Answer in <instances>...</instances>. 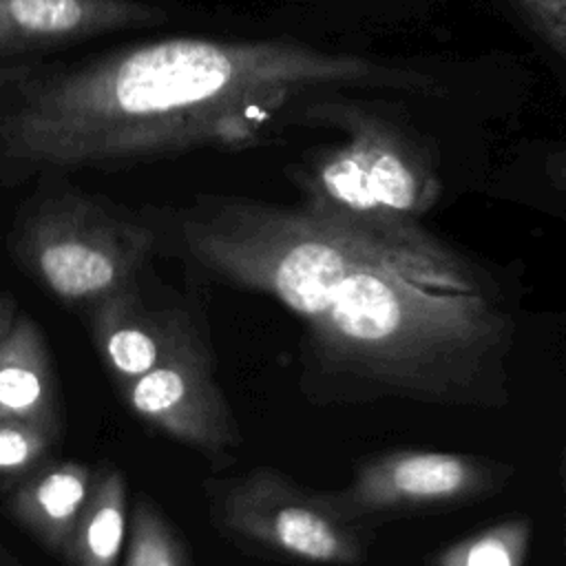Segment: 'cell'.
Wrapping results in <instances>:
<instances>
[{"label": "cell", "mask_w": 566, "mask_h": 566, "mask_svg": "<svg viewBox=\"0 0 566 566\" xmlns=\"http://www.w3.org/2000/svg\"><path fill=\"white\" fill-rule=\"evenodd\" d=\"M91 327L95 347L119 387L188 343L150 314L133 283L93 303Z\"/></svg>", "instance_id": "obj_9"}, {"label": "cell", "mask_w": 566, "mask_h": 566, "mask_svg": "<svg viewBox=\"0 0 566 566\" xmlns=\"http://www.w3.org/2000/svg\"><path fill=\"white\" fill-rule=\"evenodd\" d=\"M124 566H186L179 539L148 502L135 506Z\"/></svg>", "instance_id": "obj_14"}, {"label": "cell", "mask_w": 566, "mask_h": 566, "mask_svg": "<svg viewBox=\"0 0 566 566\" xmlns=\"http://www.w3.org/2000/svg\"><path fill=\"white\" fill-rule=\"evenodd\" d=\"M533 524L526 517H511L469 535L433 559V566H522L528 553Z\"/></svg>", "instance_id": "obj_13"}, {"label": "cell", "mask_w": 566, "mask_h": 566, "mask_svg": "<svg viewBox=\"0 0 566 566\" xmlns=\"http://www.w3.org/2000/svg\"><path fill=\"white\" fill-rule=\"evenodd\" d=\"M497 469L484 460L447 451H394L363 464L329 506L347 522L389 513L467 502L493 491Z\"/></svg>", "instance_id": "obj_6"}, {"label": "cell", "mask_w": 566, "mask_h": 566, "mask_svg": "<svg viewBox=\"0 0 566 566\" xmlns=\"http://www.w3.org/2000/svg\"><path fill=\"white\" fill-rule=\"evenodd\" d=\"M0 420L57 429L55 382L38 325L22 316L0 343Z\"/></svg>", "instance_id": "obj_11"}, {"label": "cell", "mask_w": 566, "mask_h": 566, "mask_svg": "<svg viewBox=\"0 0 566 566\" xmlns=\"http://www.w3.org/2000/svg\"><path fill=\"white\" fill-rule=\"evenodd\" d=\"M126 482L117 469L95 478L93 491L64 548L73 566H115L126 539Z\"/></svg>", "instance_id": "obj_12"}, {"label": "cell", "mask_w": 566, "mask_h": 566, "mask_svg": "<svg viewBox=\"0 0 566 566\" xmlns=\"http://www.w3.org/2000/svg\"><path fill=\"white\" fill-rule=\"evenodd\" d=\"M347 84L433 88L422 73L296 42L166 38L29 77L0 142L9 159L62 168L243 148L301 97Z\"/></svg>", "instance_id": "obj_2"}, {"label": "cell", "mask_w": 566, "mask_h": 566, "mask_svg": "<svg viewBox=\"0 0 566 566\" xmlns=\"http://www.w3.org/2000/svg\"><path fill=\"white\" fill-rule=\"evenodd\" d=\"M221 522L232 533L287 557L349 566L363 559V544L327 502L279 473L252 471L221 497Z\"/></svg>", "instance_id": "obj_5"}, {"label": "cell", "mask_w": 566, "mask_h": 566, "mask_svg": "<svg viewBox=\"0 0 566 566\" xmlns=\"http://www.w3.org/2000/svg\"><path fill=\"white\" fill-rule=\"evenodd\" d=\"M307 124L340 128L347 139L294 170L305 203L323 217L352 223L416 221L440 197L429 153L402 128L349 102H318L301 111Z\"/></svg>", "instance_id": "obj_3"}, {"label": "cell", "mask_w": 566, "mask_h": 566, "mask_svg": "<svg viewBox=\"0 0 566 566\" xmlns=\"http://www.w3.org/2000/svg\"><path fill=\"white\" fill-rule=\"evenodd\" d=\"M164 15L139 0H0V53L153 24Z\"/></svg>", "instance_id": "obj_8"}, {"label": "cell", "mask_w": 566, "mask_h": 566, "mask_svg": "<svg viewBox=\"0 0 566 566\" xmlns=\"http://www.w3.org/2000/svg\"><path fill=\"white\" fill-rule=\"evenodd\" d=\"M57 429L29 420H0V473H22L51 449Z\"/></svg>", "instance_id": "obj_15"}, {"label": "cell", "mask_w": 566, "mask_h": 566, "mask_svg": "<svg viewBox=\"0 0 566 566\" xmlns=\"http://www.w3.org/2000/svg\"><path fill=\"white\" fill-rule=\"evenodd\" d=\"M153 243L148 228L84 195L60 192L20 223L15 252L57 298L93 305L135 281Z\"/></svg>", "instance_id": "obj_4"}, {"label": "cell", "mask_w": 566, "mask_h": 566, "mask_svg": "<svg viewBox=\"0 0 566 566\" xmlns=\"http://www.w3.org/2000/svg\"><path fill=\"white\" fill-rule=\"evenodd\" d=\"M564 546H566V533H564Z\"/></svg>", "instance_id": "obj_19"}, {"label": "cell", "mask_w": 566, "mask_h": 566, "mask_svg": "<svg viewBox=\"0 0 566 566\" xmlns=\"http://www.w3.org/2000/svg\"><path fill=\"white\" fill-rule=\"evenodd\" d=\"M184 241L303 318L338 374L436 402H493L502 387L513 327L495 287L418 221L367 226L230 199L186 217Z\"/></svg>", "instance_id": "obj_1"}, {"label": "cell", "mask_w": 566, "mask_h": 566, "mask_svg": "<svg viewBox=\"0 0 566 566\" xmlns=\"http://www.w3.org/2000/svg\"><path fill=\"white\" fill-rule=\"evenodd\" d=\"M13 318H11V310H9V303L0 296V343L9 336L11 327H13Z\"/></svg>", "instance_id": "obj_18"}, {"label": "cell", "mask_w": 566, "mask_h": 566, "mask_svg": "<svg viewBox=\"0 0 566 566\" xmlns=\"http://www.w3.org/2000/svg\"><path fill=\"white\" fill-rule=\"evenodd\" d=\"M119 389L142 420L170 438L210 453L237 442L226 398L190 343Z\"/></svg>", "instance_id": "obj_7"}, {"label": "cell", "mask_w": 566, "mask_h": 566, "mask_svg": "<svg viewBox=\"0 0 566 566\" xmlns=\"http://www.w3.org/2000/svg\"><path fill=\"white\" fill-rule=\"evenodd\" d=\"M517 18L566 60V0H504Z\"/></svg>", "instance_id": "obj_16"}, {"label": "cell", "mask_w": 566, "mask_h": 566, "mask_svg": "<svg viewBox=\"0 0 566 566\" xmlns=\"http://www.w3.org/2000/svg\"><path fill=\"white\" fill-rule=\"evenodd\" d=\"M93 471L80 462H60L38 471L11 495L13 517L46 548L64 553L71 533L95 484Z\"/></svg>", "instance_id": "obj_10"}, {"label": "cell", "mask_w": 566, "mask_h": 566, "mask_svg": "<svg viewBox=\"0 0 566 566\" xmlns=\"http://www.w3.org/2000/svg\"><path fill=\"white\" fill-rule=\"evenodd\" d=\"M546 175L559 190L566 192V148L546 157Z\"/></svg>", "instance_id": "obj_17"}]
</instances>
